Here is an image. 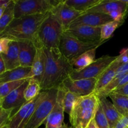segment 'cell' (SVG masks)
Returning a JSON list of instances; mask_svg holds the SVG:
<instances>
[{"label":"cell","instance_id":"cell-1","mask_svg":"<svg viewBox=\"0 0 128 128\" xmlns=\"http://www.w3.org/2000/svg\"><path fill=\"white\" fill-rule=\"evenodd\" d=\"M43 49L45 64L40 85L42 91H46L61 86L65 80L70 78L74 70L59 49Z\"/></svg>","mask_w":128,"mask_h":128},{"label":"cell","instance_id":"cell-2","mask_svg":"<svg viewBox=\"0 0 128 128\" xmlns=\"http://www.w3.org/2000/svg\"><path fill=\"white\" fill-rule=\"evenodd\" d=\"M50 14V12H48L14 18L0 34V38H8L17 41H33L41 24Z\"/></svg>","mask_w":128,"mask_h":128},{"label":"cell","instance_id":"cell-3","mask_svg":"<svg viewBox=\"0 0 128 128\" xmlns=\"http://www.w3.org/2000/svg\"><path fill=\"white\" fill-rule=\"evenodd\" d=\"M100 103V98L95 92L79 98L69 116L71 126L87 128L89 124L94 118Z\"/></svg>","mask_w":128,"mask_h":128},{"label":"cell","instance_id":"cell-4","mask_svg":"<svg viewBox=\"0 0 128 128\" xmlns=\"http://www.w3.org/2000/svg\"><path fill=\"white\" fill-rule=\"evenodd\" d=\"M64 29L50 12V14L41 24L32 41L36 48L58 49Z\"/></svg>","mask_w":128,"mask_h":128},{"label":"cell","instance_id":"cell-5","mask_svg":"<svg viewBox=\"0 0 128 128\" xmlns=\"http://www.w3.org/2000/svg\"><path fill=\"white\" fill-rule=\"evenodd\" d=\"M104 42V41L93 43L83 42L64 32L58 49L64 57L71 62L84 52L92 49H97Z\"/></svg>","mask_w":128,"mask_h":128},{"label":"cell","instance_id":"cell-6","mask_svg":"<svg viewBox=\"0 0 128 128\" xmlns=\"http://www.w3.org/2000/svg\"><path fill=\"white\" fill-rule=\"evenodd\" d=\"M60 1L51 0H14V18L51 12Z\"/></svg>","mask_w":128,"mask_h":128},{"label":"cell","instance_id":"cell-7","mask_svg":"<svg viewBox=\"0 0 128 128\" xmlns=\"http://www.w3.org/2000/svg\"><path fill=\"white\" fill-rule=\"evenodd\" d=\"M58 88L47 91L46 96L36 108L24 128H38L46 121L56 102Z\"/></svg>","mask_w":128,"mask_h":128},{"label":"cell","instance_id":"cell-8","mask_svg":"<svg viewBox=\"0 0 128 128\" xmlns=\"http://www.w3.org/2000/svg\"><path fill=\"white\" fill-rule=\"evenodd\" d=\"M47 91H41L35 98L26 102L9 120L8 128H24L35 110L46 96Z\"/></svg>","mask_w":128,"mask_h":128},{"label":"cell","instance_id":"cell-9","mask_svg":"<svg viewBox=\"0 0 128 128\" xmlns=\"http://www.w3.org/2000/svg\"><path fill=\"white\" fill-rule=\"evenodd\" d=\"M118 56L105 55L95 60L92 64L80 71H74L70 78L72 80L98 78L100 75L117 59Z\"/></svg>","mask_w":128,"mask_h":128},{"label":"cell","instance_id":"cell-10","mask_svg":"<svg viewBox=\"0 0 128 128\" xmlns=\"http://www.w3.org/2000/svg\"><path fill=\"white\" fill-rule=\"evenodd\" d=\"M97 80V78L72 80L68 78L62 82L61 86L78 97H82L95 92Z\"/></svg>","mask_w":128,"mask_h":128},{"label":"cell","instance_id":"cell-11","mask_svg":"<svg viewBox=\"0 0 128 128\" xmlns=\"http://www.w3.org/2000/svg\"><path fill=\"white\" fill-rule=\"evenodd\" d=\"M64 32L83 42L93 43L102 41L101 40V27L78 25L70 26Z\"/></svg>","mask_w":128,"mask_h":128},{"label":"cell","instance_id":"cell-12","mask_svg":"<svg viewBox=\"0 0 128 128\" xmlns=\"http://www.w3.org/2000/svg\"><path fill=\"white\" fill-rule=\"evenodd\" d=\"M51 13L60 22L64 31L75 20L84 12L76 11L66 4L64 1H60V2L52 8Z\"/></svg>","mask_w":128,"mask_h":128},{"label":"cell","instance_id":"cell-13","mask_svg":"<svg viewBox=\"0 0 128 128\" xmlns=\"http://www.w3.org/2000/svg\"><path fill=\"white\" fill-rule=\"evenodd\" d=\"M65 88L60 86L58 88L56 102L52 111L46 119L45 128H64L63 124L64 106L63 98L65 93Z\"/></svg>","mask_w":128,"mask_h":128},{"label":"cell","instance_id":"cell-14","mask_svg":"<svg viewBox=\"0 0 128 128\" xmlns=\"http://www.w3.org/2000/svg\"><path fill=\"white\" fill-rule=\"evenodd\" d=\"M28 82L29 80H26L21 86L1 100V108L5 110H12L13 112L14 110H18L25 102H26L24 92Z\"/></svg>","mask_w":128,"mask_h":128},{"label":"cell","instance_id":"cell-15","mask_svg":"<svg viewBox=\"0 0 128 128\" xmlns=\"http://www.w3.org/2000/svg\"><path fill=\"white\" fill-rule=\"evenodd\" d=\"M112 21H113L112 19L106 14L100 12H84L75 20L70 26L86 25L92 27H101L102 25Z\"/></svg>","mask_w":128,"mask_h":128},{"label":"cell","instance_id":"cell-16","mask_svg":"<svg viewBox=\"0 0 128 128\" xmlns=\"http://www.w3.org/2000/svg\"><path fill=\"white\" fill-rule=\"evenodd\" d=\"M18 42L19 57L21 67L31 68L36 53V48L33 42L29 40Z\"/></svg>","mask_w":128,"mask_h":128},{"label":"cell","instance_id":"cell-17","mask_svg":"<svg viewBox=\"0 0 128 128\" xmlns=\"http://www.w3.org/2000/svg\"><path fill=\"white\" fill-rule=\"evenodd\" d=\"M114 11H121L123 12L126 16L128 14V7L123 0L116 1H104L98 4L94 7L92 8L86 12H100V13L109 14Z\"/></svg>","mask_w":128,"mask_h":128},{"label":"cell","instance_id":"cell-18","mask_svg":"<svg viewBox=\"0 0 128 128\" xmlns=\"http://www.w3.org/2000/svg\"><path fill=\"white\" fill-rule=\"evenodd\" d=\"M121 66V64L116 60L100 75V77L98 78L96 82L95 93L98 94L112 82L116 76L118 69Z\"/></svg>","mask_w":128,"mask_h":128},{"label":"cell","instance_id":"cell-19","mask_svg":"<svg viewBox=\"0 0 128 128\" xmlns=\"http://www.w3.org/2000/svg\"><path fill=\"white\" fill-rule=\"evenodd\" d=\"M4 62L6 71L14 70L21 66L19 57L18 42L12 40L6 54H1Z\"/></svg>","mask_w":128,"mask_h":128},{"label":"cell","instance_id":"cell-20","mask_svg":"<svg viewBox=\"0 0 128 128\" xmlns=\"http://www.w3.org/2000/svg\"><path fill=\"white\" fill-rule=\"evenodd\" d=\"M45 64V55L43 48H36V53L28 75L29 79H34L41 82L44 73Z\"/></svg>","mask_w":128,"mask_h":128},{"label":"cell","instance_id":"cell-21","mask_svg":"<svg viewBox=\"0 0 128 128\" xmlns=\"http://www.w3.org/2000/svg\"><path fill=\"white\" fill-rule=\"evenodd\" d=\"M100 104L109 122L110 128H114L123 116L118 111L113 104L106 98H100Z\"/></svg>","mask_w":128,"mask_h":128},{"label":"cell","instance_id":"cell-22","mask_svg":"<svg viewBox=\"0 0 128 128\" xmlns=\"http://www.w3.org/2000/svg\"><path fill=\"white\" fill-rule=\"evenodd\" d=\"M30 71L31 68H24L21 66L10 71H6L0 75V84L11 81L28 80V75Z\"/></svg>","mask_w":128,"mask_h":128},{"label":"cell","instance_id":"cell-23","mask_svg":"<svg viewBox=\"0 0 128 128\" xmlns=\"http://www.w3.org/2000/svg\"><path fill=\"white\" fill-rule=\"evenodd\" d=\"M96 49H92L81 54L70 62L74 71H80L92 64L95 61Z\"/></svg>","mask_w":128,"mask_h":128},{"label":"cell","instance_id":"cell-24","mask_svg":"<svg viewBox=\"0 0 128 128\" xmlns=\"http://www.w3.org/2000/svg\"><path fill=\"white\" fill-rule=\"evenodd\" d=\"M112 104L122 116L128 115V96L112 91L108 94Z\"/></svg>","mask_w":128,"mask_h":128},{"label":"cell","instance_id":"cell-25","mask_svg":"<svg viewBox=\"0 0 128 128\" xmlns=\"http://www.w3.org/2000/svg\"><path fill=\"white\" fill-rule=\"evenodd\" d=\"M102 0H65V3L80 12H86Z\"/></svg>","mask_w":128,"mask_h":128},{"label":"cell","instance_id":"cell-26","mask_svg":"<svg viewBox=\"0 0 128 128\" xmlns=\"http://www.w3.org/2000/svg\"><path fill=\"white\" fill-rule=\"evenodd\" d=\"M14 0H11L0 18V34L6 30L14 19Z\"/></svg>","mask_w":128,"mask_h":128},{"label":"cell","instance_id":"cell-27","mask_svg":"<svg viewBox=\"0 0 128 128\" xmlns=\"http://www.w3.org/2000/svg\"><path fill=\"white\" fill-rule=\"evenodd\" d=\"M41 92L40 82L34 79H29V82L24 92L26 102L31 101Z\"/></svg>","mask_w":128,"mask_h":128},{"label":"cell","instance_id":"cell-28","mask_svg":"<svg viewBox=\"0 0 128 128\" xmlns=\"http://www.w3.org/2000/svg\"><path fill=\"white\" fill-rule=\"evenodd\" d=\"M122 22L117 21H112L107 22L105 24L102 25L101 27V41H105L108 39L110 38L112 36V34L115 30L120 27Z\"/></svg>","mask_w":128,"mask_h":128},{"label":"cell","instance_id":"cell-29","mask_svg":"<svg viewBox=\"0 0 128 128\" xmlns=\"http://www.w3.org/2000/svg\"><path fill=\"white\" fill-rule=\"evenodd\" d=\"M26 80H19L16 81L4 82L0 84V99L2 100L12 91L21 86Z\"/></svg>","mask_w":128,"mask_h":128},{"label":"cell","instance_id":"cell-30","mask_svg":"<svg viewBox=\"0 0 128 128\" xmlns=\"http://www.w3.org/2000/svg\"><path fill=\"white\" fill-rule=\"evenodd\" d=\"M66 90V89H65ZM78 97L75 94L70 92L66 90L63 98V106L64 112L68 114L69 116L71 114L72 110L74 106L75 103L78 100Z\"/></svg>","mask_w":128,"mask_h":128},{"label":"cell","instance_id":"cell-31","mask_svg":"<svg viewBox=\"0 0 128 128\" xmlns=\"http://www.w3.org/2000/svg\"><path fill=\"white\" fill-rule=\"evenodd\" d=\"M94 120L99 128H110L107 118L102 110L100 103L95 114Z\"/></svg>","mask_w":128,"mask_h":128},{"label":"cell","instance_id":"cell-32","mask_svg":"<svg viewBox=\"0 0 128 128\" xmlns=\"http://www.w3.org/2000/svg\"><path fill=\"white\" fill-rule=\"evenodd\" d=\"M12 112V110H5L1 108L0 111V128L8 123Z\"/></svg>","mask_w":128,"mask_h":128},{"label":"cell","instance_id":"cell-33","mask_svg":"<svg viewBox=\"0 0 128 128\" xmlns=\"http://www.w3.org/2000/svg\"><path fill=\"white\" fill-rule=\"evenodd\" d=\"M11 41L8 38H0V54H6L8 52Z\"/></svg>","mask_w":128,"mask_h":128},{"label":"cell","instance_id":"cell-34","mask_svg":"<svg viewBox=\"0 0 128 128\" xmlns=\"http://www.w3.org/2000/svg\"><path fill=\"white\" fill-rule=\"evenodd\" d=\"M128 128V115L123 116L122 118L118 122L114 128Z\"/></svg>","mask_w":128,"mask_h":128},{"label":"cell","instance_id":"cell-35","mask_svg":"<svg viewBox=\"0 0 128 128\" xmlns=\"http://www.w3.org/2000/svg\"><path fill=\"white\" fill-rule=\"evenodd\" d=\"M113 91L116 92V93L128 96V82L126 84L121 86V87H119L118 88L115 89Z\"/></svg>","mask_w":128,"mask_h":128},{"label":"cell","instance_id":"cell-36","mask_svg":"<svg viewBox=\"0 0 128 128\" xmlns=\"http://www.w3.org/2000/svg\"><path fill=\"white\" fill-rule=\"evenodd\" d=\"M127 71H128V61L126 63L122 64V66H121L118 69L116 75L122 74L124 73V72H127Z\"/></svg>","mask_w":128,"mask_h":128},{"label":"cell","instance_id":"cell-37","mask_svg":"<svg viewBox=\"0 0 128 128\" xmlns=\"http://www.w3.org/2000/svg\"><path fill=\"white\" fill-rule=\"evenodd\" d=\"M6 71V66H5L4 64V62L3 59H2V56H1V54H0V75L4 73Z\"/></svg>","mask_w":128,"mask_h":128},{"label":"cell","instance_id":"cell-38","mask_svg":"<svg viewBox=\"0 0 128 128\" xmlns=\"http://www.w3.org/2000/svg\"><path fill=\"white\" fill-rule=\"evenodd\" d=\"M87 128H99L98 127V126L96 125V122H95V121L94 120V119H93V120L91 121V122L89 124Z\"/></svg>","mask_w":128,"mask_h":128},{"label":"cell","instance_id":"cell-39","mask_svg":"<svg viewBox=\"0 0 128 128\" xmlns=\"http://www.w3.org/2000/svg\"><path fill=\"white\" fill-rule=\"evenodd\" d=\"M10 1L11 0H0V8L6 4H8Z\"/></svg>","mask_w":128,"mask_h":128},{"label":"cell","instance_id":"cell-40","mask_svg":"<svg viewBox=\"0 0 128 128\" xmlns=\"http://www.w3.org/2000/svg\"><path fill=\"white\" fill-rule=\"evenodd\" d=\"M8 5V4H6V5H5V6H2V7L0 8V18H1V17L2 16V14L4 13V12L5 9H6V7H7Z\"/></svg>","mask_w":128,"mask_h":128},{"label":"cell","instance_id":"cell-41","mask_svg":"<svg viewBox=\"0 0 128 128\" xmlns=\"http://www.w3.org/2000/svg\"><path fill=\"white\" fill-rule=\"evenodd\" d=\"M122 52H123L125 54H126L128 56V48L125 49V50H123L122 51Z\"/></svg>","mask_w":128,"mask_h":128},{"label":"cell","instance_id":"cell-42","mask_svg":"<svg viewBox=\"0 0 128 128\" xmlns=\"http://www.w3.org/2000/svg\"><path fill=\"white\" fill-rule=\"evenodd\" d=\"M0 128H8V124H6L4 125V126H1Z\"/></svg>","mask_w":128,"mask_h":128},{"label":"cell","instance_id":"cell-43","mask_svg":"<svg viewBox=\"0 0 128 128\" xmlns=\"http://www.w3.org/2000/svg\"><path fill=\"white\" fill-rule=\"evenodd\" d=\"M123 1L126 4H127V6L128 7V0H123Z\"/></svg>","mask_w":128,"mask_h":128},{"label":"cell","instance_id":"cell-44","mask_svg":"<svg viewBox=\"0 0 128 128\" xmlns=\"http://www.w3.org/2000/svg\"><path fill=\"white\" fill-rule=\"evenodd\" d=\"M76 128V127H74V126H71V128Z\"/></svg>","mask_w":128,"mask_h":128},{"label":"cell","instance_id":"cell-45","mask_svg":"<svg viewBox=\"0 0 128 128\" xmlns=\"http://www.w3.org/2000/svg\"><path fill=\"white\" fill-rule=\"evenodd\" d=\"M1 100L0 99V108H1Z\"/></svg>","mask_w":128,"mask_h":128},{"label":"cell","instance_id":"cell-46","mask_svg":"<svg viewBox=\"0 0 128 128\" xmlns=\"http://www.w3.org/2000/svg\"><path fill=\"white\" fill-rule=\"evenodd\" d=\"M64 128H68L67 127H66V126H65V127H64Z\"/></svg>","mask_w":128,"mask_h":128},{"label":"cell","instance_id":"cell-47","mask_svg":"<svg viewBox=\"0 0 128 128\" xmlns=\"http://www.w3.org/2000/svg\"><path fill=\"white\" fill-rule=\"evenodd\" d=\"M1 108H0V111H1Z\"/></svg>","mask_w":128,"mask_h":128},{"label":"cell","instance_id":"cell-48","mask_svg":"<svg viewBox=\"0 0 128 128\" xmlns=\"http://www.w3.org/2000/svg\"></svg>","mask_w":128,"mask_h":128}]
</instances>
